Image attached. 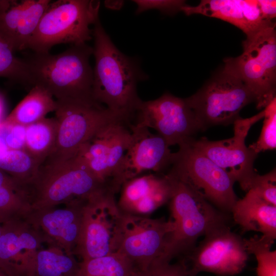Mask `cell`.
I'll list each match as a JSON object with an SVG mask.
<instances>
[{
	"instance_id": "obj_1",
	"label": "cell",
	"mask_w": 276,
	"mask_h": 276,
	"mask_svg": "<svg viewBox=\"0 0 276 276\" xmlns=\"http://www.w3.org/2000/svg\"><path fill=\"white\" fill-rule=\"evenodd\" d=\"M94 40L92 97L113 112L131 122L142 102L137 83L146 79L138 63L113 43L99 18L92 29Z\"/></svg>"
},
{
	"instance_id": "obj_2",
	"label": "cell",
	"mask_w": 276,
	"mask_h": 276,
	"mask_svg": "<svg viewBox=\"0 0 276 276\" xmlns=\"http://www.w3.org/2000/svg\"><path fill=\"white\" fill-rule=\"evenodd\" d=\"M27 190L31 210L73 202L87 203L116 194L111 185L97 176L78 154L65 160L44 161Z\"/></svg>"
},
{
	"instance_id": "obj_3",
	"label": "cell",
	"mask_w": 276,
	"mask_h": 276,
	"mask_svg": "<svg viewBox=\"0 0 276 276\" xmlns=\"http://www.w3.org/2000/svg\"><path fill=\"white\" fill-rule=\"evenodd\" d=\"M91 55L93 48L87 43L72 45L56 55L34 53L25 59L31 87L34 85L43 87L56 100L95 101L92 97Z\"/></svg>"
},
{
	"instance_id": "obj_4",
	"label": "cell",
	"mask_w": 276,
	"mask_h": 276,
	"mask_svg": "<svg viewBox=\"0 0 276 276\" xmlns=\"http://www.w3.org/2000/svg\"><path fill=\"white\" fill-rule=\"evenodd\" d=\"M170 175L173 180L170 209L174 229L169 238L165 259L170 262L193 249L200 236L226 224V219L195 190Z\"/></svg>"
},
{
	"instance_id": "obj_5",
	"label": "cell",
	"mask_w": 276,
	"mask_h": 276,
	"mask_svg": "<svg viewBox=\"0 0 276 276\" xmlns=\"http://www.w3.org/2000/svg\"><path fill=\"white\" fill-rule=\"evenodd\" d=\"M100 2L93 0L51 1L29 44L35 53H49L61 43L79 45L93 38L90 28L99 18Z\"/></svg>"
},
{
	"instance_id": "obj_6",
	"label": "cell",
	"mask_w": 276,
	"mask_h": 276,
	"mask_svg": "<svg viewBox=\"0 0 276 276\" xmlns=\"http://www.w3.org/2000/svg\"><path fill=\"white\" fill-rule=\"evenodd\" d=\"M242 47L240 56L225 59L224 64L251 92L257 108H265L276 98L275 24L247 37Z\"/></svg>"
},
{
	"instance_id": "obj_7",
	"label": "cell",
	"mask_w": 276,
	"mask_h": 276,
	"mask_svg": "<svg viewBox=\"0 0 276 276\" xmlns=\"http://www.w3.org/2000/svg\"><path fill=\"white\" fill-rule=\"evenodd\" d=\"M203 130L215 125L234 124L255 99L243 81L224 64L196 93L185 98Z\"/></svg>"
},
{
	"instance_id": "obj_8",
	"label": "cell",
	"mask_w": 276,
	"mask_h": 276,
	"mask_svg": "<svg viewBox=\"0 0 276 276\" xmlns=\"http://www.w3.org/2000/svg\"><path fill=\"white\" fill-rule=\"evenodd\" d=\"M193 139L179 144L169 174L188 185L208 201L231 212L238 200L235 181L193 144Z\"/></svg>"
},
{
	"instance_id": "obj_9",
	"label": "cell",
	"mask_w": 276,
	"mask_h": 276,
	"mask_svg": "<svg viewBox=\"0 0 276 276\" xmlns=\"http://www.w3.org/2000/svg\"><path fill=\"white\" fill-rule=\"evenodd\" d=\"M56 101L55 112L58 124L56 146L53 154L45 160H62L73 157L105 125L117 121L130 123L95 101Z\"/></svg>"
},
{
	"instance_id": "obj_10",
	"label": "cell",
	"mask_w": 276,
	"mask_h": 276,
	"mask_svg": "<svg viewBox=\"0 0 276 276\" xmlns=\"http://www.w3.org/2000/svg\"><path fill=\"white\" fill-rule=\"evenodd\" d=\"M109 193L95 198L84 206L80 234L74 255L81 261L118 251L122 213Z\"/></svg>"
},
{
	"instance_id": "obj_11",
	"label": "cell",
	"mask_w": 276,
	"mask_h": 276,
	"mask_svg": "<svg viewBox=\"0 0 276 276\" xmlns=\"http://www.w3.org/2000/svg\"><path fill=\"white\" fill-rule=\"evenodd\" d=\"M174 224L164 218L122 214L117 252L127 257L133 270L145 269L158 262H169L165 252Z\"/></svg>"
},
{
	"instance_id": "obj_12",
	"label": "cell",
	"mask_w": 276,
	"mask_h": 276,
	"mask_svg": "<svg viewBox=\"0 0 276 276\" xmlns=\"http://www.w3.org/2000/svg\"><path fill=\"white\" fill-rule=\"evenodd\" d=\"M134 124L155 129L168 145H178L194 139L202 127L185 99L165 93L153 100L142 101Z\"/></svg>"
},
{
	"instance_id": "obj_13",
	"label": "cell",
	"mask_w": 276,
	"mask_h": 276,
	"mask_svg": "<svg viewBox=\"0 0 276 276\" xmlns=\"http://www.w3.org/2000/svg\"><path fill=\"white\" fill-rule=\"evenodd\" d=\"M263 110L247 119L240 118L234 123V136L220 141H212L203 137L193 139L194 146L226 172L241 189L247 192L256 175L254 163L258 154L248 147L245 141L252 125L263 118Z\"/></svg>"
},
{
	"instance_id": "obj_14",
	"label": "cell",
	"mask_w": 276,
	"mask_h": 276,
	"mask_svg": "<svg viewBox=\"0 0 276 276\" xmlns=\"http://www.w3.org/2000/svg\"><path fill=\"white\" fill-rule=\"evenodd\" d=\"M204 236L190 251V265H186L189 276H196L202 271L229 276L242 271L248 254L241 237L232 232L226 224L213 229Z\"/></svg>"
},
{
	"instance_id": "obj_15",
	"label": "cell",
	"mask_w": 276,
	"mask_h": 276,
	"mask_svg": "<svg viewBox=\"0 0 276 276\" xmlns=\"http://www.w3.org/2000/svg\"><path fill=\"white\" fill-rule=\"evenodd\" d=\"M131 141L113 180V186L118 193L126 181L147 171L157 174L171 166L172 153L165 140L159 134L151 133L149 129L130 123Z\"/></svg>"
},
{
	"instance_id": "obj_16",
	"label": "cell",
	"mask_w": 276,
	"mask_h": 276,
	"mask_svg": "<svg viewBox=\"0 0 276 276\" xmlns=\"http://www.w3.org/2000/svg\"><path fill=\"white\" fill-rule=\"evenodd\" d=\"M129 123L117 121L105 125L77 153L92 172L110 183L116 192L113 180L131 141Z\"/></svg>"
},
{
	"instance_id": "obj_17",
	"label": "cell",
	"mask_w": 276,
	"mask_h": 276,
	"mask_svg": "<svg viewBox=\"0 0 276 276\" xmlns=\"http://www.w3.org/2000/svg\"><path fill=\"white\" fill-rule=\"evenodd\" d=\"M87 203L73 202L31 210L24 217L44 243L74 255L81 232L83 211Z\"/></svg>"
},
{
	"instance_id": "obj_18",
	"label": "cell",
	"mask_w": 276,
	"mask_h": 276,
	"mask_svg": "<svg viewBox=\"0 0 276 276\" xmlns=\"http://www.w3.org/2000/svg\"><path fill=\"white\" fill-rule=\"evenodd\" d=\"M44 243L24 217L6 220L0 237V265L14 276H33L36 255Z\"/></svg>"
},
{
	"instance_id": "obj_19",
	"label": "cell",
	"mask_w": 276,
	"mask_h": 276,
	"mask_svg": "<svg viewBox=\"0 0 276 276\" xmlns=\"http://www.w3.org/2000/svg\"><path fill=\"white\" fill-rule=\"evenodd\" d=\"M172 190L168 174L140 175L122 184L117 205L123 214L147 216L169 201Z\"/></svg>"
},
{
	"instance_id": "obj_20",
	"label": "cell",
	"mask_w": 276,
	"mask_h": 276,
	"mask_svg": "<svg viewBox=\"0 0 276 276\" xmlns=\"http://www.w3.org/2000/svg\"><path fill=\"white\" fill-rule=\"evenodd\" d=\"M187 15L201 14L222 19L240 29L247 37L275 24L265 20L257 1L202 0L197 6L181 9Z\"/></svg>"
},
{
	"instance_id": "obj_21",
	"label": "cell",
	"mask_w": 276,
	"mask_h": 276,
	"mask_svg": "<svg viewBox=\"0 0 276 276\" xmlns=\"http://www.w3.org/2000/svg\"><path fill=\"white\" fill-rule=\"evenodd\" d=\"M231 212L235 222L243 232L256 231L274 240L276 238V206L264 200L250 189L238 199Z\"/></svg>"
},
{
	"instance_id": "obj_22",
	"label": "cell",
	"mask_w": 276,
	"mask_h": 276,
	"mask_svg": "<svg viewBox=\"0 0 276 276\" xmlns=\"http://www.w3.org/2000/svg\"><path fill=\"white\" fill-rule=\"evenodd\" d=\"M56 108L52 95L43 87L34 85L3 122L27 126L45 118Z\"/></svg>"
},
{
	"instance_id": "obj_23",
	"label": "cell",
	"mask_w": 276,
	"mask_h": 276,
	"mask_svg": "<svg viewBox=\"0 0 276 276\" xmlns=\"http://www.w3.org/2000/svg\"><path fill=\"white\" fill-rule=\"evenodd\" d=\"M58 129L56 118H44L26 126L25 150L41 165L55 150Z\"/></svg>"
},
{
	"instance_id": "obj_24",
	"label": "cell",
	"mask_w": 276,
	"mask_h": 276,
	"mask_svg": "<svg viewBox=\"0 0 276 276\" xmlns=\"http://www.w3.org/2000/svg\"><path fill=\"white\" fill-rule=\"evenodd\" d=\"M72 254L53 246L39 250L33 276H76L80 262Z\"/></svg>"
},
{
	"instance_id": "obj_25",
	"label": "cell",
	"mask_w": 276,
	"mask_h": 276,
	"mask_svg": "<svg viewBox=\"0 0 276 276\" xmlns=\"http://www.w3.org/2000/svg\"><path fill=\"white\" fill-rule=\"evenodd\" d=\"M31 211L27 187L0 169V216L23 217Z\"/></svg>"
},
{
	"instance_id": "obj_26",
	"label": "cell",
	"mask_w": 276,
	"mask_h": 276,
	"mask_svg": "<svg viewBox=\"0 0 276 276\" xmlns=\"http://www.w3.org/2000/svg\"><path fill=\"white\" fill-rule=\"evenodd\" d=\"M133 266L123 254L116 252L80 262L76 276H130Z\"/></svg>"
},
{
	"instance_id": "obj_27",
	"label": "cell",
	"mask_w": 276,
	"mask_h": 276,
	"mask_svg": "<svg viewBox=\"0 0 276 276\" xmlns=\"http://www.w3.org/2000/svg\"><path fill=\"white\" fill-rule=\"evenodd\" d=\"M41 165L25 150H9L0 155V169L27 187L36 177Z\"/></svg>"
},
{
	"instance_id": "obj_28",
	"label": "cell",
	"mask_w": 276,
	"mask_h": 276,
	"mask_svg": "<svg viewBox=\"0 0 276 276\" xmlns=\"http://www.w3.org/2000/svg\"><path fill=\"white\" fill-rule=\"evenodd\" d=\"M50 0H32L24 13L17 28L13 49L21 51L28 49L30 40Z\"/></svg>"
},
{
	"instance_id": "obj_29",
	"label": "cell",
	"mask_w": 276,
	"mask_h": 276,
	"mask_svg": "<svg viewBox=\"0 0 276 276\" xmlns=\"http://www.w3.org/2000/svg\"><path fill=\"white\" fill-rule=\"evenodd\" d=\"M248 254L255 255L258 276H276V251L271 250L273 240L262 236L243 239Z\"/></svg>"
},
{
	"instance_id": "obj_30",
	"label": "cell",
	"mask_w": 276,
	"mask_h": 276,
	"mask_svg": "<svg viewBox=\"0 0 276 276\" xmlns=\"http://www.w3.org/2000/svg\"><path fill=\"white\" fill-rule=\"evenodd\" d=\"M0 34V77L31 87L28 66L25 59H20Z\"/></svg>"
},
{
	"instance_id": "obj_31",
	"label": "cell",
	"mask_w": 276,
	"mask_h": 276,
	"mask_svg": "<svg viewBox=\"0 0 276 276\" xmlns=\"http://www.w3.org/2000/svg\"><path fill=\"white\" fill-rule=\"evenodd\" d=\"M32 1H0V34L12 49L20 20Z\"/></svg>"
},
{
	"instance_id": "obj_32",
	"label": "cell",
	"mask_w": 276,
	"mask_h": 276,
	"mask_svg": "<svg viewBox=\"0 0 276 276\" xmlns=\"http://www.w3.org/2000/svg\"><path fill=\"white\" fill-rule=\"evenodd\" d=\"M263 110L264 119L261 134L258 140L248 147L258 154L276 147V98Z\"/></svg>"
},
{
	"instance_id": "obj_33",
	"label": "cell",
	"mask_w": 276,
	"mask_h": 276,
	"mask_svg": "<svg viewBox=\"0 0 276 276\" xmlns=\"http://www.w3.org/2000/svg\"><path fill=\"white\" fill-rule=\"evenodd\" d=\"M130 276H189L183 261L171 264L158 262L142 270H133Z\"/></svg>"
},
{
	"instance_id": "obj_34",
	"label": "cell",
	"mask_w": 276,
	"mask_h": 276,
	"mask_svg": "<svg viewBox=\"0 0 276 276\" xmlns=\"http://www.w3.org/2000/svg\"><path fill=\"white\" fill-rule=\"evenodd\" d=\"M250 189L255 191L268 203L276 206L275 169L263 175L256 174L252 181Z\"/></svg>"
},
{
	"instance_id": "obj_35",
	"label": "cell",
	"mask_w": 276,
	"mask_h": 276,
	"mask_svg": "<svg viewBox=\"0 0 276 276\" xmlns=\"http://www.w3.org/2000/svg\"><path fill=\"white\" fill-rule=\"evenodd\" d=\"M133 2L137 5V14L157 9L163 13L173 15L181 11L182 7L186 5L185 1L181 0H134Z\"/></svg>"
},
{
	"instance_id": "obj_36",
	"label": "cell",
	"mask_w": 276,
	"mask_h": 276,
	"mask_svg": "<svg viewBox=\"0 0 276 276\" xmlns=\"http://www.w3.org/2000/svg\"><path fill=\"white\" fill-rule=\"evenodd\" d=\"M0 127L9 150H25L26 126L2 122Z\"/></svg>"
},
{
	"instance_id": "obj_37",
	"label": "cell",
	"mask_w": 276,
	"mask_h": 276,
	"mask_svg": "<svg viewBox=\"0 0 276 276\" xmlns=\"http://www.w3.org/2000/svg\"><path fill=\"white\" fill-rule=\"evenodd\" d=\"M262 17L266 20L273 21L276 16V1L257 0Z\"/></svg>"
},
{
	"instance_id": "obj_38",
	"label": "cell",
	"mask_w": 276,
	"mask_h": 276,
	"mask_svg": "<svg viewBox=\"0 0 276 276\" xmlns=\"http://www.w3.org/2000/svg\"><path fill=\"white\" fill-rule=\"evenodd\" d=\"M9 150V149L7 146L2 130L0 127V155L5 153Z\"/></svg>"
},
{
	"instance_id": "obj_39",
	"label": "cell",
	"mask_w": 276,
	"mask_h": 276,
	"mask_svg": "<svg viewBox=\"0 0 276 276\" xmlns=\"http://www.w3.org/2000/svg\"><path fill=\"white\" fill-rule=\"evenodd\" d=\"M0 276H14L8 270L0 265Z\"/></svg>"
},
{
	"instance_id": "obj_40",
	"label": "cell",
	"mask_w": 276,
	"mask_h": 276,
	"mask_svg": "<svg viewBox=\"0 0 276 276\" xmlns=\"http://www.w3.org/2000/svg\"><path fill=\"white\" fill-rule=\"evenodd\" d=\"M8 219H6L0 216V237L3 230L4 224L5 222Z\"/></svg>"
}]
</instances>
